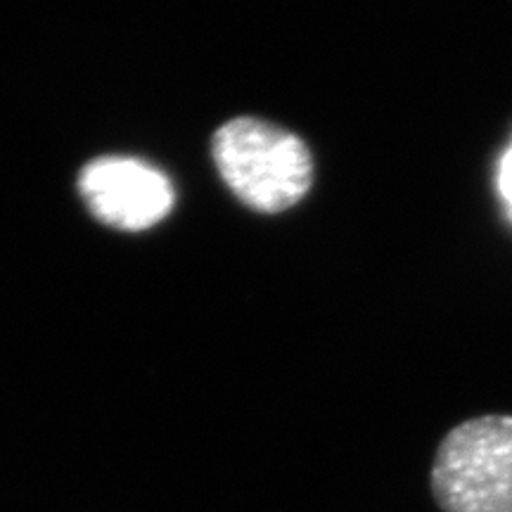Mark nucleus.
I'll use <instances>...</instances> for the list:
<instances>
[{
    "mask_svg": "<svg viewBox=\"0 0 512 512\" xmlns=\"http://www.w3.org/2000/svg\"><path fill=\"white\" fill-rule=\"evenodd\" d=\"M432 494L444 512H512V415H479L441 439Z\"/></svg>",
    "mask_w": 512,
    "mask_h": 512,
    "instance_id": "2",
    "label": "nucleus"
},
{
    "mask_svg": "<svg viewBox=\"0 0 512 512\" xmlns=\"http://www.w3.org/2000/svg\"><path fill=\"white\" fill-rule=\"evenodd\" d=\"M216 169L233 195L261 214H280L313 185V157L297 133L271 121L238 117L214 133Z\"/></svg>",
    "mask_w": 512,
    "mask_h": 512,
    "instance_id": "1",
    "label": "nucleus"
},
{
    "mask_svg": "<svg viewBox=\"0 0 512 512\" xmlns=\"http://www.w3.org/2000/svg\"><path fill=\"white\" fill-rule=\"evenodd\" d=\"M79 190L95 219L121 230H145L174 207V185L136 157H100L81 171Z\"/></svg>",
    "mask_w": 512,
    "mask_h": 512,
    "instance_id": "3",
    "label": "nucleus"
},
{
    "mask_svg": "<svg viewBox=\"0 0 512 512\" xmlns=\"http://www.w3.org/2000/svg\"><path fill=\"white\" fill-rule=\"evenodd\" d=\"M498 185H501V192H503L505 202H508L510 214H512V147L508 150V155L503 157L501 176H498Z\"/></svg>",
    "mask_w": 512,
    "mask_h": 512,
    "instance_id": "4",
    "label": "nucleus"
}]
</instances>
